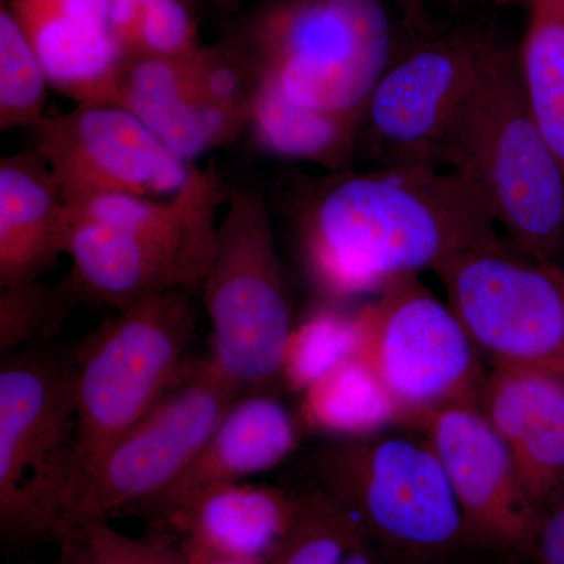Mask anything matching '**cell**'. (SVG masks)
<instances>
[{
    "mask_svg": "<svg viewBox=\"0 0 564 564\" xmlns=\"http://www.w3.org/2000/svg\"><path fill=\"white\" fill-rule=\"evenodd\" d=\"M334 174L300 217L307 272L332 299L378 293L397 278L434 272L459 252L500 239L452 172L403 165Z\"/></svg>",
    "mask_w": 564,
    "mask_h": 564,
    "instance_id": "6da1fadb",
    "label": "cell"
},
{
    "mask_svg": "<svg viewBox=\"0 0 564 564\" xmlns=\"http://www.w3.org/2000/svg\"><path fill=\"white\" fill-rule=\"evenodd\" d=\"M231 187L193 169L172 198L99 193L65 202L74 291L117 311L199 288L214 258Z\"/></svg>",
    "mask_w": 564,
    "mask_h": 564,
    "instance_id": "7a4b0ae2",
    "label": "cell"
},
{
    "mask_svg": "<svg viewBox=\"0 0 564 564\" xmlns=\"http://www.w3.org/2000/svg\"><path fill=\"white\" fill-rule=\"evenodd\" d=\"M441 163L451 166L514 248L558 265L564 170L533 120L519 54L500 44L448 132Z\"/></svg>",
    "mask_w": 564,
    "mask_h": 564,
    "instance_id": "3957f363",
    "label": "cell"
},
{
    "mask_svg": "<svg viewBox=\"0 0 564 564\" xmlns=\"http://www.w3.org/2000/svg\"><path fill=\"white\" fill-rule=\"evenodd\" d=\"M229 40L289 98L352 117L392 63L383 0H267Z\"/></svg>",
    "mask_w": 564,
    "mask_h": 564,
    "instance_id": "277c9868",
    "label": "cell"
},
{
    "mask_svg": "<svg viewBox=\"0 0 564 564\" xmlns=\"http://www.w3.org/2000/svg\"><path fill=\"white\" fill-rule=\"evenodd\" d=\"M73 358L47 347L2 356L0 530L9 544L54 538L79 480Z\"/></svg>",
    "mask_w": 564,
    "mask_h": 564,
    "instance_id": "5b68a950",
    "label": "cell"
},
{
    "mask_svg": "<svg viewBox=\"0 0 564 564\" xmlns=\"http://www.w3.org/2000/svg\"><path fill=\"white\" fill-rule=\"evenodd\" d=\"M313 470L317 488L343 505L388 555L434 564L473 540L423 436L380 433L328 445L315 452Z\"/></svg>",
    "mask_w": 564,
    "mask_h": 564,
    "instance_id": "8992f818",
    "label": "cell"
},
{
    "mask_svg": "<svg viewBox=\"0 0 564 564\" xmlns=\"http://www.w3.org/2000/svg\"><path fill=\"white\" fill-rule=\"evenodd\" d=\"M214 366L245 392L280 378L293 329L291 284L262 192L231 187L202 282Z\"/></svg>",
    "mask_w": 564,
    "mask_h": 564,
    "instance_id": "52a82bcc",
    "label": "cell"
},
{
    "mask_svg": "<svg viewBox=\"0 0 564 564\" xmlns=\"http://www.w3.org/2000/svg\"><path fill=\"white\" fill-rule=\"evenodd\" d=\"M195 329L192 300L176 291L118 311L85 337L70 355L80 470L181 380Z\"/></svg>",
    "mask_w": 564,
    "mask_h": 564,
    "instance_id": "ba28073f",
    "label": "cell"
},
{
    "mask_svg": "<svg viewBox=\"0 0 564 564\" xmlns=\"http://www.w3.org/2000/svg\"><path fill=\"white\" fill-rule=\"evenodd\" d=\"M245 393L209 358L188 364L150 413L82 467L62 525L110 519L154 502L191 467Z\"/></svg>",
    "mask_w": 564,
    "mask_h": 564,
    "instance_id": "9c48e42d",
    "label": "cell"
},
{
    "mask_svg": "<svg viewBox=\"0 0 564 564\" xmlns=\"http://www.w3.org/2000/svg\"><path fill=\"white\" fill-rule=\"evenodd\" d=\"M361 358L391 393L404 423L433 411L477 402L484 358L448 303L419 274L397 278L358 313Z\"/></svg>",
    "mask_w": 564,
    "mask_h": 564,
    "instance_id": "30bf717a",
    "label": "cell"
},
{
    "mask_svg": "<svg viewBox=\"0 0 564 564\" xmlns=\"http://www.w3.org/2000/svg\"><path fill=\"white\" fill-rule=\"evenodd\" d=\"M481 358L491 367L564 370V270L502 239L434 270Z\"/></svg>",
    "mask_w": 564,
    "mask_h": 564,
    "instance_id": "8fae6325",
    "label": "cell"
},
{
    "mask_svg": "<svg viewBox=\"0 0 564 564\" xmlns=\"http://www.w3.org/2000/svg\"><path fill=\"white\" fill-rule=\"evenodd\" d=\"M499 47L489 33L464 28L392 62L359 129V144L378 169L440 166L444 141Z\"/></svg>",
    "mask_w": 564,
    "mask_h": 564,
    "instance_id": "7c38bea8",
    "label": "cell"
},
{
    "mask_svg": "<svg viewBox=\"0 0 564 564\" xmlns=\"http://www.w3.org/2000/svg\"><path fill=\"white\" fill-rule=\"evenodd\" d=\"M256 76L231 40L181 57H128L113 104L131 111L182 161L248 128Z\"/></svg>",
    "mask_w": 564,
    "mask_h": 564,
    "instance_id": "4fadbf2b",
    "label": "cell"
},
{
    "mask_svg": "<svg viewBox=\"0 0 564 564\" xmlns=\"http://www.w3.org/2000/svg\"><path fill=\"white\" fill-rule=\"evenodd\" d=\"M31 131L65 202L99 193L172 198L195 169L115 104H82Z\"/></svg>",
    "mask_w": 564,
    "mask_h": 564,
    "instance_id": "5bb4252c",
    "label": "cell"
},
{
    "mask_svg": "<svg viewBox=\"0 0 564 564\" xmlns=\"http://www.w3.org/2000/svg\"><path fill=\"white\" fill-rule=\"evenodd\" d=\"M417 426L443 466L473 540L534 551L541 511L527 496L502 437L477 404L441 408Z\"/></svg>",
    "mask_w": 564,
    "mask_h": 564,
    "instance_id": "9a60e30c",
    "label": "cell"
},
{
    "mask_svg": "<svg viewBox=\"0 0 564 564\" xmlns=\"http://www.w3.org/2000/svg\"><path fill=\"white\" fill-rule=\"evenodd\" d=\"M478 410L502 437L538 510L564 492V370L491 367Z\"/></svg>",
    "mask_w": 564,
    "mask_h": 564,
    "instance_id": "2e32d148",
    "label": "cell"
},
{
    "mask_svg": "<svg viewBox=\"0 0 564 564\" xmlns=\"http://www.w3.org/2000/svg\"><path fill=\"white\" fill-rule=\"evenodd\" d=\"M300 440L299 419L280 399L265 391L245 393L180 480L140 511L163 524L199 494L280 466L296 451Z\"/></svg>",
    "mask_w": 564,
    "mask_h": 564,
    "instance_id": "e0dca14e",
    "label": "cell"
},
{
    "mask_svg": "<svg viewBox=\"0 0 564 564\" xmlns=\"http://www.w3.org/2000/svg\"><path fill=\"white\" fill-rule=\"evenodd\" d=\"M61 187L35 150L0 162V288L39 281L68 242Z\"/></svg>",
    "mask_w": 564,
    "mask_h": 564,
    "instance_id": "ac0fdd59",
    "label": "cell"
},
{
    "mask_svg": "<svg viewBox=\"0 0 564 564\" xmlns=\"http://www.w3.org/2000/svg\"><path fill=\"white\" fill-rule=\"evenodd\" d=\"M296 497L273 486H217L170 516L163 527L182 543L232 558L262 562L291 525Z\"/></svg>",
    "mask_w": 564,
    "mask_h": 564,
    "instance_id": "d6986e66",
    "label": "cell"
},
{
    "mask_svg": "<svg viewBox=\"0 0 564 564\" xmlns=\"http://www.w3.org/2000/svg\"><path fill=\"white\" fill-rule=\"evenodd\" d=\"M361 118L314 109L256 76L247 129L259 150L340 173L347 172L358 151Z\"/></svg>",
    "mask_w": 564,
    "mask_h": 564,
    "instance_id": "ffe728a7",
    "label": "cell"
},
{
    "mask_svg": "<svg viewBox=\"0 0 564 564\" xmlns=\"http://www.w3.org/2000/svg\"><path fill=\"white\" fill-rule=\"evenodd\" d=\"M302 395L303 422L345 441L375 436L402 423L391 393L361 356L325 375Z\"/></svg>",
    "mask_w": 564,
    "mask_h": 564,
    "instance_id": "44dd1931",
    "label": "cell"
},
{
    "mask_svg": "<svg viewBox=\"0 0 564 564\" xmlns=\"http://www.w3.org/2000/svg\"><path fill=\"white\" fill-rule=\"evenodd\" d=\"M519 52L522 87L533 120L564 170V0H529Z\"/></svg>",
    "mask_w": 564,
    "mask_h": 564,
    "instance_id": "7402d4cb",
    "label": "cell"
},
{
    "mask_svg": "<svg viewBox=\"0 0 564 564\" xmlns=\"http://www.w3.org/2000/svg\"><path fill=\"white\" fill-rule=\"evenodd\" d=\"M364 538L343 505L315 488L296 496L291 525L261 564H343Z\"/></svg>",
    "mask_w": 564,
    "mask_h": 564,
    "instance_id": "603a6c76",
    "label": "cell"
},
{
    "mask_svg": "<svg viewBox=\"0 0 564 564\" xmlns=\"http://www.w3.org/2000/svg\"><path fill=\"white\" fill-rule=\"evenodd\" d=\"M110 25L126 58L181 57L203 46L185 0H110Z\"/></svg>",
    "mask_w": 564,
    "mask_h": 564,
    "instance_id": "cb8c5ba5",
    "label": "cell"
},
{
    "mask_svg": "<svg viewBox=\"0 0 564 564\" xmlns=\"http://www.w3.org/2000/svg\"><path fill=\"white\" fill-rule=\"evenodd\" d=\"M361 347L358 314L333 307L318 310L293 326L282 352L280 378L289 389L303 393L325 375L361 355Z\"/></svg>",
    "mask_w": 564,
    "mask_h": 564,
    "instance_id": "d4e9b609",
    "label": "cell"
},
{
    "mask_svg": "<svg viewBox=\"0 0 564 564\" xmlns=\"http://www.w3.org/2000/svg\"><path fill=\"white\" fill-rule=\"evenodd\" d=\"M54 540L58 556L52 564H187L184 543L165 529L132 536L109 519H93L62 525Z\"/></svg>",
    "mask_w": 564,
    "mask_h": 564,
    "instance_id": "484cf974",
    "label": "cell"
},
{
    "mask_svg": "<svg viewBox=\"0 0 564 564\" xmlns=\"http://www.w3.org/2000/svg\"><path fill=\"white\" fill-rule=\"evenodd\" d=\"M46 70L9 3L0 6V129H33L46 118Z\"/></svg>",
    "mask_w": 564,
    "mask_h": 564,
    "instance_id": "4316f807",
    "label": "cell"
},
{
    "mask_svg": "<svg viewBox=\"0 0 564 564\" xmlns=\"http://www.w3.org/2000/svg\"><path fill=\"white\" fill-rule=\"evenodd\" d=\"M69 289L31 281L0 288V352L43 348L69 314Z\"/></svg>",
    "mask_w": 564,
    "mask_h": 564,
    "instance_id": "83f0119b",
    "label": "cell"
},
{
    "mask_svg": "<svg viewBox=\"0 0 564 564\" xmlns=\"http://www.w3.org/2000/svg\"><path fill=\"white\" fill-rule=\"evenodd\" d=\"M534 551L543 564H564V492L541 511Z\"/></svg>",
    "mask_w": 564,
    "mask_h": 564,
    "instance_id": "f1b7e54d",
    "label": "cell"
},
{
    "mask_svg": "<svg viewBox=\"0 0 564 564\" xmlns=\"http://www.w3.org/2000/svg\"><path fill=\"white\" fill-rule=\"evenodd\" d=\"M184 545L185 554H187V564H261V562H256V560L232 558V556L214 554V552L193 547V545Z\"/></svg>",
    "mask_w": 564,
    "mask_h": 564,
    "instance_id": "f546056e",
    "label": "cell"
},
{
    "mask_svg": "<svg viewBox=\"0 0 564 564\" xmlns=\"http://www.w3.org/2000/svg\"><path fill=\"white\" fill-rule=\"evenodd\" d=\"M380 549L370 543L367 536L364 538L361 543L356 545L355 549L347 555L343 564H383V556H381Z\"/></svg>",
    "mask_w": 564,
    "mask_h": 564,
    "instance_id": "4dcf8cb0",
    "label": "cell"
},
{
    "mask_svg": "<svg viewBox=\"0 0 564 564\" xmlns=\"http://www.w3.org/2000/svg\"><path fill=\"white\" fill-rule=\"evenodd\" d=\"M494 2H510V0H494Z\"/></svg>",
    "mask_w": 564,
    "mask_h": 564,
    "instance_id": "1f68e13d",
    "label": "cell"
},
{
    "mask_svg": "<svg viewBox=\"0 0 564 564\" xmlns=\"http://www.w3.org/2000/svg\"><path fill=\"white\" fill-rule=\"evenodd\" d=\"M21 564H43V563L28 562V563H21Z\"/></svg>",
    "mask_w": 564,
    "mask_h": 564,
    "instance_id": "d6a6232c",
    "label": "cell"
}]
</instances>
